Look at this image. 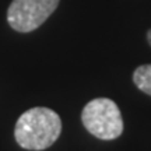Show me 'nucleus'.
I'll use <instances>...</instances> for the list:
<instances>
[{
	"mask_svg": "<svg viewBox=\"0 0 151 151\" xmlns=\"http://www.w3.org/2000/svg\"><path fill=\"white\" fill-rule=\"evenodd\" d=\"M62 119L53 109L35 106L25 111L14 126L17 144L29 151L46 150L59 139Z\"/></svg>",
	"mask_w": 151,
	"mask_h": 151,
	"instance_id": "f257e3e1",
	"label": "nucleus"
},
{
	"mask_svg": "<svg viewBox=\"0 0 151 151\" xmlns=\"http://www.w3.org/2000/svg\"><path fill=\"white\" fill-rule=\"evenodd\" d=\"M81 122L87 132L99 140H115L123 133L120 109L111 98H95L81 112Z\"/></svg>",
	"mask_w": 151,
	"mask_h": 151,
	"instance_id": "f03ea898",
	"label": "nucleus"
},
{
	"mask_svg": "<svg viewBox=\"0 0 151 151\" xmlns=\"http://www.w3.org/2000/svg\"><path fill=\"white\" fill-rule=\"evenodd\" d=\"M60 0H13L7 10V22L17 32H31L42 25Z\"/></svg>",
	"mask_w": 151,
	"mask_h": 151,
	"instance_id": "7ed1b4c3",
	"label": "nucleus"
},
{
	"mask_svg": "<svg viewBox=\"0 0 151 151\" xmlns=\"http://www.w3.org/2000/svg\"><path fill=\"white\" fill-rule=\"evenodd\" d=\"M136 87L147 95H151V65L139 66L133 73Z\"/></svg>",
	"mask_w": 151,
	"mask_h": 151,
	"instance_id": "20e7f679",
	"label": "nucleus"
},
{
	"mask_svg": "<svg viewBox=\"0 0 151 151\" xmlns=\"http://www.w3.org/2000/svg\"><path fill=\"white\" fill-rule=\"evenodd\" d=\"M147 41H148V43L151 45V29L148 31V32H147Z\"/></svg>",
	"mask_w": 151,
	"mask_h": 151,
	"instance_id": "39448f33",
	"label": "nucleus"
}]
</instances>
